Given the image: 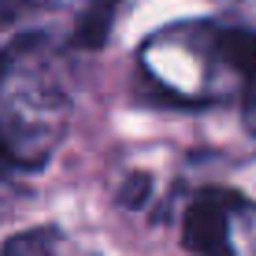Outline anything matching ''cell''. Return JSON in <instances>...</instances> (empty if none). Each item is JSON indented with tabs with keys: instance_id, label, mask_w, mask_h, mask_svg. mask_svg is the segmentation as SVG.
Here are the masks:
<instances>
[{
	"instance_id": "cell-6",
	"label": "cell",
	"mask_w": 256,
	"mask_h": 256,
	"mask_svg": "<svg viewBox=\"0 0 256 256\" xmlns=\"http://www.w3.org/2000/svg\"><path fill=\"white\" fill-rule=\"evenodd\" d=\"M145 193H148V178L145 174H134V178H126V190H122V197H119V204H141V200H145Z\"/></svg>"
},
{
	"instance_id": "cell-5",
	"label": "cell",
	"mask_w": 256,
	"mask_h": 256,
	"mask_svg": "<svg viewBox=\"0 0 256 256\" xmlns=\"http://www.w3.org/2000/svg\"><path fill=\"white\" fill-rule=\"evenodd\" d=\"M60 252V230L52 226H34L0 245V256H56Z\"/></svg>"
},
{
	"instance_id": "cell-1",
	"label": "cell",
	"mask_w": 256,
	"mask_h": 256,
	"mask_svg": "<svg viewBox=\"0 0 256 256\" xmlns=\"http://www.w3.org/2000/svg\"><path fill=\"white\" fill-rule=\"evenodd\" d=\"M70 122L64 52L48 34H26L0 52V167L41 171Z\"/></svg>"
},
{
	"instance_id": "cell-4",
	"label": "cell",
	"mask_w": 256,
	"mask_h": 256,
	"mask_svg": "<svg viewBox=\"0 0 256 256\" xmlns=\"http://www.w3.org/2000/svg\"><path fill=\"white\" fill-rule=\"evenodd\" d=\"M116 12H119V0H90L82 12V19L74 26V48H86V52H96L108 45L112 38V22H116Z\"/></svg>"
},
{
	"instance_id": "cell-3",
	"label": "cell",
	"mask_w": 256,
	"mask_h": 256,
	"mask_svg": "<svg viewBox=\"0 0 256 256\" xmlns=\"http://www.w3.org/2000/svg\"><path fill=\"white\" fill-rule=\"evenodd\" d=\"M208 41H212V52L242 78L245 122H249V130H256V30H245V26H223V30H216Z\"/></svg>"
},
{
	"instance_id": "cell-2",
	"label": "cell",
	"mask_w": 256,
	"mask_h": 256,
	"mask_svg": "<svg viewBox=\"0 0 256 256\" xmlns=\"http://www.w3.org/2000/svg\"><path fill=\"white\" fill-rule=\"evenodd\" d=\"M242 208V197L226 190H204L190 200L182 219V242L197 256H234L230 245V219Z\"/></svg>"
}]
</instances>
